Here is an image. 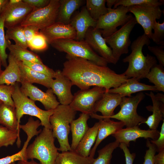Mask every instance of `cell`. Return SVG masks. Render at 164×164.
<instances>
[{
	"instance_id": "50",
	"label": "cell",
	"mask_w": 164,
	"mask_h": 164,
	"mask_svg": "<svg viewBox=\"0 0 164 164\" xmlns=\"http://www.w3.org/2000/svg\"><path fill=\"white\" fill-rule=\"evenodd\" d=\"M155 155L154 158V164H164V149Z\"/></svg>"
},
{
	"instance_id": "36",
	"label": "cell",
	"mask_w": 164,
	"mask_h": 164,
	"mask_svg": "<svg viewBox=\"0 0 164 164\" xmlns=\"http://www.w3.org/2000/svg\"><path fill=\"white\" fill-rule=\"evenodd\" d=\"M120 143L115 140L110 143L98 151V156L92 164H110L112 154L115 149L119 147Z\"/></svg>"
},
{
	"instance_id": "57",
	"label": "cell",
	"mask_w": 164,
	"mask_h": 164,
	"mask_svg": "<svg viewBox=\"0 0 164 164\" xmlns=\"http://www.w3.org/2000/svg\"><path fill=\"white\" fill-rule=\"evenodd\" d=\"M10 164H15V162H13V163H11Z\"/></svg>"
},
{
	"instance_id": "34",
	"label": "cell",
	"mask_w": 164,
	"mask_h": 164,
	"mask_svg": "<svg viewBox=\"0 0 164 164\" xmlns=\"http://www.w3.org/2000/svg\"><path fill=\"white\" fill-rule=\"evenodd\" d=\"M106 0H87L86 7L91 16L97 21L108 11L106 6Z\"/></svg>"
},
{
	"instance_id": "31",
	"label": "cell",
	"mask_w": 164,
	"mask_h": 164,
	"mask_svg": "<svg viewBox=\"0 0 164 164\" xmlns=\"http://www.w3.org/2000/svg\"><path fill=\"white\" fill-rule=\"evenodd\" d=\"M12 55L19 61H28L43 63L40 57L36 54L15 44H12L8 40L7 47Z\"/></svg>"
},
{
	"instance_id": "40",
	"label": "cell",
	"mask_w": 164,
	"mask_h": 164,
	"mask_svg": "<svg viewBox=\"0 0 164 164\" xmlns=\"http://www.w3.org/2000/svg\"><path fill=\"white\" fill-rule=\"evenodd\" d=\"M28 47L33 51H43L48 48V43L44 36L39 32L28 43Z\"/></svg>"
},
{
	"instance_id": "12",
	"label": "cell",
	"mask_w": 164,
	"mask_h": 164,
	"mask_svg": "<svg viewBox=\"0 0 164 164\" xmlns=\"http://www.w3.org/2000/svg\"><path fill=\"white\" fill-rule=\"evenodd\" d=\"M129 12L133 13L137 23L142 27L144 33L150 39L156 19H160L162 11L160 6L149 5L129 7Z\"/></svg>"
},
{
	"instance_id": "18",
	"label": "cell",
	"mask_w": 164,
	"mask_h": 164,
	"mask_svg": "<svg viewBox=\"0 0 164 164\" xmlns=\"http://www.w3.org/2000/svg\"><path fill=\"white\" fill-rule=\"evenodd\" d=\"M159 132L157 129L142 130L139 127L138 125H137L122 128L111 135L120 143H123L128 147L130 142H135L137 139L140 138L156 140L159 137Z\"/></svg>"
},
{
	"instance_id": "17",
	"label": "cell",
	"mask_w": 164,
	"mask_h": 164,
	"mask_svg": "<svg viewBox=\"0 0 164 164\" xmlns=\"http://www.w3.org/2000/svg\"><path fill=\"white\" fill-rule=\"evenodd\" d=\"M54 78L51 82L50 88L58 97L60 104L69 105L73 97L71 91L73 85L71 81L59 70L55 71Z\"/></svg>"
},
{
	"instance_id": "1",
	"label": "cell",
	"mask_w": 164,
	"mask_h": 164,
	"mask_svg": "<svg viewBox=\"0 0 164 164\" xmlns=\"http://www.w3.org/2000/svg\"><path fill=\"white\" fill-rule=\"evenodd\" d=\"M66 58L62 73L73 85L80 89L96 86L104 88L107 92L111 88L125 83L128 78L122 73H116L107 66H100L85 59L67 54Z\"/></svg>"
},
{
	"instance_id": "16",
	"label": "cell",
	"mask_w": 164,
	"mask_h": 164,
	"mask_svg": "<svg viewBox=\"0 0 164 164\" xmlns=\"http://www.w3.org/2000/svg\"><path fill=\"white\" fill-rule=\"evenodd\" d=\"M122 97L118 93L105 92L96 103L94 113L90 116L98 120L109 118L115 114L114 111L116 108L120 105Z\"/></svg>"
},
{
	"instance_id": "37",
	"label": "cell",
	"mask_w": 164,
	"mask_h": 164,
	"mask_svg": "<svg viewBox=\"0 0 164 164\" xmlns=\"http://www.w3.org/2000/svg\"><path fill=\"white\" fill-rule=\"evenodd\" d=\"M4 17L2 14L0 15V58L2 66L5 67L7 66V60L8 55L6 52L8 40L5 38L4 30Z\"/></svg>"
},
{
	"instance_id": "3",
	"label": "cell",
	"mask_w": 164,
	"mask_h": 164,
	"mask_svg": "<svg viewBox=\"0 0 164 164\" xmlns=\"http://www.w3.org/2000/svg\"><path fill=\"white\" fill-rule=\"evenodd\" d=\"M54 140L52 130L44 127L28 146L27 159H36L41 164H55L59 152L58 148L54 144Z\"/></svg>"
},
{
	"instance_id": "13",
	"label": "cell",
	"mask_w": 164,
	"mask_h": 164,
	"mask_svg": "<svg viewBox=\"0 0 164 164\" xmlns=\"http://www.w3.org/2000/svg\"><path fill=\"white\" fill-rule=\"evenodd\" d=\"M33 9L22 0H9L2 14L7 29L20 25Z\"/></svg>"
},
{
	"instance_id": "22",
	"label": "cell",
	"mask_w": 164,
	"mask_h": 164,
	"mask_svg": "<svg viewBox=\"0 0 164 164\" xmlns=\"http://www.w3.org/2000/svg\"><path fill=\"white\" fill-rule=\"evenodd\" d=\"M146 91H157L154 86L141 83L137 79L132 77L128 78L125 83L119 86L110 89L108 92L118 94L123 97H130L133 93Z\"/></svg>"
},
{
	"instance_id": "24",
	"label": "cell",
	"mask_w": 164,
	"mask_h": 164,
	"mask_svg": "<svg viewBox=\"0 0 164 164\" xmlns=\"http://www.w3.org/2000/svg\"><path fill=\"white\" fill-rule=\"evenodd\" d=\"M90 115L82 113L76 119L73 120L70 124L72 140L70 145L71 150L75 151L79 143L86 133L89 127L87 121Z\"/></svg>"
},
{
	"instance_id": "25",
	"label": "cell",
	"mask_w": 164,
	"mask_h": 164,
	"mask_svg": "<svg viewBox=\"0 0 164 164\" xmlns=\"http://www.w3.org/2000/svg\"><path fill=\"white\" fill-rule=\"evenodd\" d=\"M8 65L0 74V84L13 85L21 83L19 61L10 53L8 56Z\"/></svg>"
},
{
	"instance_id": "33",
	"label": "cell",
	"mask_w": 164,
	"mask_h": 164,
	"mask_svg": "<svg viewBox=\"0 0 164 164\" xmlns=\"http://www.w3.org/2000/svg\"><path fill=\"white\" fill-rule=\"evenodd\" d=\"M7 40H12L17 46L27 49V42L24 32V27L20 25H17L7 29L5 34Z\"/></svg>"
},
{
	"instance_id": "55",
	"label": "cell",
	"mask_w": 164,
	"mask_h": 164,
	"mask_svg": "<svg viewBox=\"0 0 164 164\" xmlns=\"http://www.w3.org/2000/svg\"><path fill=\"white\" fill-rule=\"evenodd\" d=\"M2 63L1 59L0 58V74L2 72L3 70H2Z\"/></svg>"
},
{
	"instance_id": "5",
	"label": "cell",
	"mask_w": 164,
	"mask_h": 164,
	"mask_svg": "<svg viewBox=\"0 0 164 164\" xmlns=\"http://www.w3.org/2000/svg\"><path fill=\"white\" fill-rule=\"evenodd\" d=\"M19 83L15 84V90L12 95L16 112L19 136L20 137L19 126L20 120L25 114L36 117L39 119L41 125L51 129L50 118L53 114L54 110H44L37 107L35 101L26 96L21 91Z\"/></svg>"
},
{
	"instance_id": "15",
	"label": "cell",
	"mask_w": 164,
	"mask_h": 164,
	"mask_svg": "<svg viewBox=\"0 0 164 164\" xmlns=\"http://www.w3.org/2000/svg\"><path fill=\"white\" fill-rule=\"evenodd\" d=\"M84 40L98 55L108 63L115 64L118 61L114 58L111 48L108 46L102 36L101 30L90 27L87 30Z\"/></svg>"
},
{
	"instance_id": "19",
	"label": "cell",
	"mask_w": 164,
	"mask_h": 164,
	"mask_svg": "<svg viewBox=\"0 0 164 164\" xmlns=\"http://www.w3.org/2000/svg\"><path fill=\"white\" fill-rule=\"evenodd\" d=\"M45 37L48 44L57 39H75L76 32L70 24L56 22L51 26L39 30Z\"/></svg>"
},
{
	"instance_id": "9",
	"label": "cell",
	"mask_w": 164,
	"mask_h": 164,
	"mask_svg": "<svg viewBox=\"0 0 164 164\" xmlns=\"http://www.w3.org/2000/svg\"><path fill=\"white\" fill-rule=\"evenodd\" d=\"M137 23L135 18L133 17L119 29L104 38L112 50L113 56L118 61L122 54L128 53V47L131 43L130 34Z\"/></svg>"
},
{
	"instance_id": "26",
	"label": "cell",
	"mask_w": 164,
	"mask_h": 164,
	"mask_svg": "<svg viewBox=\"0 0 164 164\" xmlns=\"http://www.w3.org/2000/svg\"><path fill=\"white\" fill-rule=\"evenodd\" d=\"M19 64L21 83L25 81L31 84L37 83L48 89L50 88L53 78L31 69L24 65L21 61H19Z\"/></svg>"
},
{
	"instance_id": "4",
	"label": "cell",
	"mask_w": 164,
	"mask_h": 164,
	"mask_svg": "<svg viewBox=\"0 0 164 164\" xmlns=\"http://www.w3.org/2000/svg\"><path fill=\"white\" fill-rule=\"evenodd\" d=\"M76 114V111L69 105L60 104L50 118L53 136L57 139L60 145L58 150L61 152L71 150L68 137L70 124L74 119Z\"/></svg>"
},
{
	"instance_id": "52",
	"label": "cell",
	"mask_w": 164,
	"mask_h": 164,
	"mask_svg": "<svg viewBox=\"0 0 164 164\" xmlns=\"http://www.w3.org/2000/svg\"><path fill=\"white\" fill-rule=\"evenodd\" d=\"M8 1V0H0V15L2 13Z\"/></svg>"
},
{
	"instance_id": "20",
	"label": "cell",
	"mask_w": 164,
	"mask_h": 164,
	"mask_svg": "<svg viewBox=\"0 0 164 164\" xmlns=\"http://www.w3.org/2000/svg\"><path fill=\"white\" fill-rule=\"evenodd\" d=\"M97 21L91 16L86 6H83L80 11L71 19L69 24L76 31L75 39L77 41L84 40L87 30L90 27L95 28Z\"/></svg>"
},
{
	"instance_id": "28",
	"label": "cell",
	"mask_w": 164,
	"mask_h": 164,
	"mask_svg": "<svg viewBox=\"0 0 164 164\" xmlns=\"http://www.w3.org/2000/svg\"><path fill=\"white\" fill-rule=\"evenodd\" d=\"M99 126L98 122L89 128L79 143L75 151L84 157L89 156L91 148L95 142Z\"/></svg>"
},
{
	"instance_id": "6",
	"label": "cell",
	"mask_w": 164,
	"mask_h": 164,
	"mask_svg": "<svg viewBox=\"0 0 164 164\" xmlns=\"http://www.w3.org/2000/svg\"><path fill=\"white\" fill-rule=\"evenodd\" d=\"M50 44L57 50L67 55L85 59L100 66H107V61L95 52L84 40L59 39Z\"/></svg>"
},
{
	"instance_id": "23",
	"label": "cell",
	"mask_w": 164,
	"mask_h": 164,
	"mask_svg": "<svg viewBox=\"0 0 164 164\" xmlns=\"http://www.w3.org/2000/svg\"><path fill=\"white\" fill-rule=\"evenodd\" d=\"M145 94L150 97L152 103V105L148 106L146 108L152 113L142 123L146 124L149 129L157 130L161 121L163 120L164 103L159 100L152 91H151L149 94Z\"/></svg>"
},
{
	"instance_id": "53",
	"label": "cell",
	"mask_w": 164,
	"mask_h": 164,
	"mask_svg": "<svg viewBox=\"0 0 164 164\" xmlns=\"http://www.w3.org/2000/svg\"><path fill=\"white\" fill-rule=\"evenodd\" d=\"M107 8L108 9L112 8L111 7L114 6L116 3L117 0H106Z\"/></svg>"
},
{
	"instance_id": "27",
	"label": "cell",
	"mask_w": 164,
	"mask_h": 164,
	"mask_svg": "<svg viewBox=\"0 0 164 164\" xmlns=\"http://www.w3.org/2000/svg\"><path fill=\"white\" fill-rule=\"evenodd\" d=\"M83 0H60V6L56 22L69 24L72 14L85 2Z\"/></svg>"
},
{
	"instance_id": "51",
	"label": "cell",
	"mask_w": 164,
	"mask_h": 164,
	"mask_svg": "<svg viewBox=\"0 0 164 164\" xmlns=\"http://www.w3.org/2000/svg\"><path fill=\"white\" fill-rule=\"evenodd\" d=\"M15 164H41L40 163H38L35 161L34 159L31 160L30 161L28 160L19 161Z\"/></svg>"
},
{
	"instance_id": "29",
	"label": "cell",
	"mask_w": 164,
	"mask_h": 164,
	"mask_svg": "<svg viewBox=\"0 0 164 164\" xmlns=\"http://www.w3.org/2000/svg\"><path fill=\"white\" fill-rule=\"evenodd\" d=\"M0 124L18 132V121L15 107L3 103L1 105Z\"/></svg>"
},
{
	"instance_id": "39",
	"label": "cell",
	"mask_w": 164,
	"mask_h": 164,
	"mask_svg": "<svg viewBox=\"0 0 164 164\" xmlns=\"http://www.w3.org/2000/svg\"><path fill=\"white\" fill-rule=\"evenodd\" d=\"M164 0H117L114 5V9L119 6L129 7L144 5L160 6L164 4Z\"/></svg>"
},
{
	"instance_id": "41",
	"label": "cell",
	"mask_w": 164,
	"mask_h": 164,
	"mask_svg": "<svg viewBox=\"0 0 164 164\" xmlns=\"http://www.w3.org/2000/svg\"><path fill=\"white\" fill-rule=\"evenodd\" d=\"M15 88V84H0V100L4 104L15 108L12 97Z\"/></svg>"
},
{
	"instance_id": "21",
	"label": "cell",
	"mask_w": 164,
	"mask_h": 164,
	"mask_svg": "<svg viewBox=\"0 0 164 164\" xmlns=\"http://www.w3.org/2000/svg\"><path fill=\"white\" fill-rule=\"evenodd\" d=\"M99 126L95 144L90 152L89 156L94 158L96 150L101 142L106 138L112 135L125 126L121 121H115L110 118L98 120Z\"/></svg>"
},
{
	"instance_id": "7",
	"label": "cell",
	"mask_w": 164,
	"mask_h": 164,
	"mask_svg": "<svg viewBox=\"0 0 164 164\" xmlns=\"http://www.w3.org/2000/svg\"><path fill=\"white\" fill-rule=\"evenodd\" d=\"M145 95L142 92H139L133 96L122 97L120 105V111L117 114L110 117L123 122L126 128L139 125L146 119L139 115L137 112L139 103L144 99Z\"/></svg>"
},
{
	"instance_id": "54",
	"label": "cell",
	"mask_w": 164,
	"mask_h": 164,
	"mask_svg": "<svg viewBox=\"0 0 164 164\" xmlns=\"http://www.w3.org/2000/svg\"><path fill=\"white\" fill-rule=\"evenodd\" d=\"M155 95L156 98L159 100L164 103V95L163 94L158 93L157 94H155Z\"/></svg>"
},
{
	"instance_id": "56",
	"label": "cell",
	"mask_w": 164,
	"mask_h": 164,
	"mask_svg": "<svg viewBox=\"0 0 164 164\" xmlns=\"http://www.w3.org/2000/svg\"><path fill=\"white\" fill-rule=\"evenodd\" d=\"M3 103V102L0 100V106Z\"/></svg>"
},
{
	"instance_id": "14",
	"label": "cell",
	"mask_w": 164,
	"mask_h": 164,
	"mask_svg": "<svg viewBox=\"0 0 164 164\" xmlns=\"http://www.w3.org/2000/svg\"><path fill=\"white\" fill-rule=\"evenodd\" d=\"M21 84V91L31 99L40 102L46 110H54L60 104L51 88L44 92L32 84L25 81Z\"/></svg>"
},
{
	"instance_id": "48",
	"label": "cell",
	"mask_w": 164,
	"mask_h": 164,
	"mask_svg": "<svg viewBox=\"0 0 164 164\" xmlns=\"http://www.w3.org/2000/svg\"><path fill=\"white\" fill-rule=\"evenodd\" d=\"M23 1L33 8V9H41L47 6L50 0H22Z\"/></svg>"
},
{
	"instance_id": "32",
	"label": "cell",
	"mask_w": 164,
	"mask_h": 164,
	"mask_svg": "<svg viewBox=\"0 0 164 164\" xmlns=\"http://www.w3.org/2000/svg\"><path fill=\"white\" fill-rule=\"evenodd\" d=\"M164 67L157 63L151 69L145 78L154 84L157 91L164 92Z\"/></svg>"
},
{
	"instance_id": "38",
	"label": "cell",
	"mask_w": 164,
	"mask_h": 164,
	"mask_svg": "<svg viewBox=\"0 0 164 164\" xmlns=\"http://www.w3.org/2000/svg\"><path fill=\"white\" fill-rule=\"evenodd\" d=\"M31 139V137H27L22 148L18 152L0 159V164H10L16 161L28 160L26 156V149Z\"/></svg>"
},
{
	"instance_id": "45",
	"label": "cell",
	"mask_w": 164,
	"mask_h": 164,
	"mask_svg": "<svg viewBox=\"0 0 164 164\" xmlns=\"http://www.w3.org/2000/svg\"><path fill=\"white\" fill-rule=\"evenodd\" d=\"M149 50L156 57L158 60L159 64L164 66V46H148Z\"/></svg>"
},
{
	"instance_id": "8",
	"label": "cell",
	"mask_w": 164,
	"mask_h": 164,
	"mask_svg": "<svg viewBox=\"0 0 164 164\" xmlns=\"http://www.w3.org/2000/svg\"><path fill=\"white\" fill-rule=\"evenodd\" d=\"M108 12L97 21L95 28L101 30L103 37H109L133 17L129 12V7L119 6L115 9L108 8Z\"/></svg>"
},
{
	"instance_id": "43",
	"label": "cell",
	"mask_w": 164,
	"mask_h": 164,
	"mask_svg": "<svg viewBox=\"0 0 164 164\" xmlns=\"http://www.w3.org/2000/svg\"><path fill=\"white\" fill-rule=\"evenodd\" d=\"M153 29L154 32L150 39L157 44L164 45V21L160 23L159 21H155Z\"/></svg>"
},
{
	"instance_id": "47",
	"label": "cell",
	"mask_w": 164,
	"mask_h": 164,
	"mask_svg": "<svg viewBox=\"0 0 164 164\" xmlns=\"http://www.w3.org/2000/svg\"><path fill=\"white\" fill-rule=\"evenodd\" d=\"M23 27L24 32L28 44L34 36L39 32L40 29L37 27L33 25H28Z\"/></svg>"
},
{
	"instance_id": "44",
	"label": "cell",
	"mask_w": 164,
	"mask_h": 164,
	"mask_svg": "<svg viewBox=\"0 0 164 164\" xmlns=\"http://www.w3.org/2000/svg\"><path fill=\"white\" fill-rule=\"evenodd\" d=\"M146 146L148 149L146 151L143 164H154V158L157 152L156 147L148 139L146 142Z\"/></svg>"
},
{
	"instance_id": "42",
	"label": "cell",
	"mask_w": 164,
	"mask_h": 164,
	"mask_svg": "<svg viewBox=\"0 0 164 164\" xmlns=\"http://www.w3.org/2000/svg\"><path fill=\"white\" fill-rule=\"evenodd\" d=\"M22 62L25 65L36 72L43 74L52 78H54L55 71L43 63L28 61H24Z\"/></svg>"
},
{
	"instance_id": "30",
	"label": "cell",
	"mask_w": 164,
	"mask_h": 164,
	"mask_svg": "<svg viewBox=\"0 0 164 164\" xmlns=\"http://www.w3.org/2000/svg\"><path fill=\"white\" fill-rule=\"evenodd\" d=\"M94 158L84 157L75 151H68L58 153L55 164H92Z\"/></svg>"
},
{
	"instance_id": "35",
	"label": "cell",
	"mask_w": 164,
	"mask_h": 164,
	"mask_svg": "<svg viewBox=\"0 0 164 164\" xmlns=\"http://www.w3.org/2000/svg\"><path fill=\"white\" fill-rule=\"evenodd\" d=\"M16 142L18 147L19 148L21 144V140L17 132L0 125V148L12 145Z\"/></svg>"
},
{
	"instance_id": "11",
	"label": "cell",
	"mask_w": 164,
	"mask_h": 164,
	"mask_svg": "<svg viewBox=\"0 0 164 164\" xmlns=\"http://www.w3.org/2000/svg\"><path fill=\"white\" fill-rule=\"evenodd\" d=\"M105 91L104 88L96 86L91 89H80L73 95V100L69 105L76 111L90 115L94 113L96 103Z\"/></svg>"
},
{
	"instance_id": "10",
	"label": "cell",
	"mask_w": 164,
	"mask_h": 164,
	"mask_svg": "<svg viewBox=\"0 0 164 164\" xmlns=\"http://www.w3.org/2000/svg\"><path fill=\"white\" fill-rule=\"evenodd\" d=\"M60 4V0H50L47 6L33 9L20 25L34 26L40 30L51 26L56 22Z\"/></svg>"
},
{
	"instance_id": "49",
	"label": "cell",
	"mask_w": 164,
	"mask_h": 164,
	"mask_svg": "<svg viewBox=\"0 0 164 164\" xmlns=\"http://www.w3.org/2000/svg\"><path fill=\"white\" fill-rule=\"evenodd\" d=\"M119 147L124 152L126 164H133L136 157V154L135 153H131L128 147L123 143H120Z\"/></svg>"
},
{
	"instance_id": "2",
	"label": "cell",
	"mask_w": 164,
	"mask_h": 164,
	"mask_svg": "<svg viewBox=\"0 0 164 164\" xmlns=\"http://www.w3.org/2000/svg\"><path fill=\"white\" fill-rule=\"evenodd\" d=\"M150 43V38L144 33L131 43V53L122 60L128 63L127 69L122 73L124 75L139 80L145 78L151 68L157 63L155 57L148 54L145 56L142 51L143 46H148Z\"/></svg>"
},
{
	"instance_id": "46",
	"label": "cell",
	"mask_w": 164,
	"mask_h": 164,
	"mask_svg": "<svg viewBox=\"0 0 164 164\" xmlns=\"http://www.w3.org/2000/svg\"><path fill=\"white\" fill-rule=\"evenodd\" d=\"M161 127L158 138L155 140H150V142L154 144L156 147L157 152H159L164 149V120Z\"/></svg>"
}]
</instances>
